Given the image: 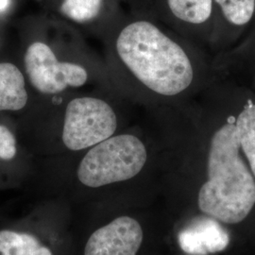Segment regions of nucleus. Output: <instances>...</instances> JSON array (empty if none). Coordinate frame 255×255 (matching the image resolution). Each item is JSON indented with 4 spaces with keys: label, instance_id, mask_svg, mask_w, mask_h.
Instances as JSON below:
<instances>
[{
    "label": "nucleus",
    "instance_id": "nucleus-1",
    "mask_svg": "<svg viewBox=\"0 0 255 255\" xmlns=\"http://www.w3.org/2000/svg\"><path fill=\"white\" fill-rule=\"evenodd\" d=\"M209 122L207 181L200 209L227 224L246 219L255 204V178L241 156L237 134V84L215 79L201 92Z\"/></svg>",
    "mask_w": 255,
    "mask_h": 255
},
{
    "label": "nucleus",
    "instance_id": "nucleus-2",
    "mask_svg": "<svg viewBox=\"0 0 255 255\" xmlns=\"http://www.w3.org/2000/svg\"><path fill=\"white\" fill-rule=\"evenodd\" d=\"M84 151L69 182L38 197L62 199L73 209L135 205L127 187L148 161L142 139L130 133L113 135Z\"/></svg>",
    "mask_w": 255,
    "mask_h": 255
},
{
    "label": "nucleus",
    "instance_id": "nucleus-3",
    "mask_svg": "<svg viewBox=\"0 0 255 255\" xmlns=\"http://www.w3.org/2000/svg\"><path fill=\"white\" fill-rule=\"evenodd\" d=\"M117 49L138 82L163 97H176L195 87L204 89L217 78L204 55L190 54L148 20H137L124 27Z\"/></svg>",
    "mask_w": 255,
    "mask_h": 255
},
{
    "label": "nucleus",
    "instance_id": "nucleus-4",
    "mask_svg": "<svg viewBox=\"0 0 255 255\" xmlns=\"http://www.w3.org/2000/svg\"><path fill=\"white\" fill-rule=\"evenodd\" d=\"M73 210L59 198L37 197L25 213L0 220V255H72Z\"/></svg>",
    "mask_w": 255,
    "mask_h": 255
},
{
    "label": "nucleus",
    "instance_id": "nucleus-5",
    "mask_svg": "<svg viewBox=\"0 0 255 255\" xmlns=\"http://www.w3.org/2000/svg\"><path fill=\"white\" fill-rule=\"evenodd\" d=\"M72 210V255H143L147 235L135 205Z\"/></svg>",
    "mask_w": 255,
    "mask_h": 255
},
{
    "label": "nucleus",
    "instance_id": "nucleus-6",
    "mask_svg": "<svg viewBox=\"0 0 255 255\" xmlns=\"http://www.w3.org/2000/svg\"><path fill=\"white\" fill-rule=\"evenodd\" d=\"M117 116L107 102L94 98H79L66 107L62 144L71 152H82L115 135Z\"/></svg>",
    "mask_w": 255,
    "mask_h": 255
},
{
    "label": "nucleus",
    "instance_id": "nucleus-7",
    "mask_svg": "<svg viewBox=\"0 0 255 255\" xmlns=\"http://www.w3.org/2000/svg\"><path fill=\"white\" fill-rule=\"evenodd\" d=\"M24 62L31 84L43 94H57L68 86L80 87L88 79L82 66L59 62L52 49L41 42L27 47Z\"/></svg>",
    "mask_w": 255,
    "mask_h": 255
},
{
    "label": "nucleus",
    "instance_id": "nucleus-8",
    "mask_svg": "<svg viewBox=\"0 0 255 255\" xmlns=\"http://www.w3.org/2000/svg\"><path fill=\"white\" fill-rule=\"evenodd\" d=\"M214 6L213 45L229 46L245 32L250 33L255 21V0H214Z\"/></svg>",
    "mask_w": 255,
    "mask_h": 255
},
{
    "label": "nucleus",
    "instance_id": "nucleus-9",
    "mask_svg": "<svg viewBox=\"0 0 255 255\" xmlns=\"http://www.w3.org/2000/svg\"><path fill=\"white\" fill-rule=\"evenodd\" d=\"M177 242L187 255H207L224 251L230 243V237L216 220L200 219L178 231Z\"/></svg>",
    "mask_w": 255,
    "mask_h": 255
},
{
    "label": "nucleus",
    "instance_id": "nucleus-10",
    "mask_svg": "<svg viewBox=\"0 0 255 255\" xmlns=\"http://www.w3.org/2000/svg\"><path fill=\"white\" fill-rule=\"evenodd\" d=\"M169 15L201 39L213 44L216 27L214 0H164Z\"/></svg>",
    "mask_w": 255,
    "mask_h": 255
},
{
    "label": "nucleus",
    "instance_id": "nucleus-11",
    "mask_svg": "<svg viewBox=\"0 0 255 255\" xmlns=\"http://www.w3.org/2000/svg\"><path fill=\"white\" fill-rule=\"evenodd\" d=\"M237 134L240 148L255 178V92L237 85Z\"/></svg>",
    "mask_w": 255,
    "mask_h": 255
},
{
    "label": "nucleus",
    "instance_id": "nucleus-12",
    "mask_svg": "<svg viewBox=\"0 0 255 255\" xmlns=\"http://www.w3.org/2000/svg\"><path fill=\"white\" fill-rule=\"evenodd\" d=\"M20 159L17 138L9 128L0 124V189L20 186L23 181Z\"/></svg>",
    "mask_w": 255,
    "mask_h": 255
},
{
    "label": "nucleus",
    "instance_id": "nucleus-13",
    "mask_svg": "<svg viewBox=\"0 0 255 255\" xmlns=\"http://www.w3.org/2000/svg\"><path fill=\"white\" fill-rule=\"evenodd\" d=\"M27 102L25 78L17 66L0 63V112L23 109Z\"/></svg>",
    "mask_w": 255,
    "mask_h": 255
},
{
    "label": "nucleus",
    "instance_id": "nucleus-14",
    "mask_svg": "<svg viewBox=\"0 0 255 255\" xmlns=\"http://www.w3.org/2000/svg\"><path fill=\"white\" fill-rule=\"evenodd\" d=\"M102 5L103 0H64L61 12L75 22L85 23L100 14Z\"/></svg>",
    "mask_w": 255,
    "mask_h": 255
},
{
    "label": "nucleus",
    "instance_id": "nucleus-15",
    "mask_svg": "<svg viewBox=\"0 0 255 255\" xmlns=\"http://www.w3.org/2000/svg\"><path fill=\"white\" fill-rule=\"evenodd\" d=\"M255 44V24H254V26L252 27V29H251V31H250V33H249V35L246 38V40H245V42L243 43V48H247V47H250L251 46H254ZM241 46V47H242Z\"/></svg>",
    "mask_w": 255,
    "mask_h": 255
},
{
    "label": "nucleus",
    "instance_id": "nucleus-16",
    "mask_svg": "<svg viewBox=\"0 0 255 255\" xmlns=\"http://www.w3.org/2000/svg\"><path fill=\"white\" fill-rule=\"evenodd\" d=\"M244 54H250L251 57H255V44L254 46H251V47H249V48H247L246 50H244V51H242ZM254 68H255V71H254V74H253V76H254V80H253V83H254V87H255V89H253L254 91L255 92V64L254 65Z\"/></svg>",
    "mask_w": 255,
    "mask_h": 255
},
{
    "label": "nucleus",
    "instance_id": "nucleus-17",
    "mask_svg": "<svg viewBox=\"0 0 255 255\" xmlns=\"http://www.w3.org/2000/svg\"><path fill=\"white\" fill-rule=\"evenodd\" d=\"M8 6V0H0V10L6 9Z\"/></svg>",
    "mask_w": 255,
    "mask_h": 255
},
{
    "label": "nucleus",
    "instance_id": "nucleus-18",
    "mask_svg": "<svg viewBox=\"0 0 255 255\" xmlns=\"http://www.w3.org/2000/svg\"><path fill=\"white\" fill-rule=\"evenodd\" d=\"M5 214H6V213H5V212H4V211H2V210H0V220H1V219H2V218H3V217H4V216H5Z\"/></svg>",
    "mask_w": 255,
    "mask_h": 255
}]
</instances>
